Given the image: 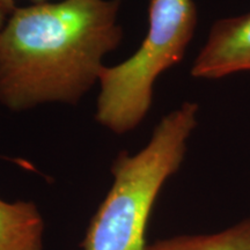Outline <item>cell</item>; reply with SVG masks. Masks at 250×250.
I'll list each match as a JSON object with an SVG mask.
<instances>
[{
  "mask_svg": "<svg viewBox=\"0 0 250 250\" xmlns=\"http://www.w3.org/2000/svg\"><path fill=\"white\" fill-rule=\"evenodd\" d=\"M197 20L193 0H148V31L138 50L100 73L98 123L116 134L142 123L151 109L156 79L182 61Z\"/></svg>",
  "mask_w": 250,
  "mask_h": 250,
  "instance_id": "obj_3",
  "label": "cell"
},
{
  "mask_svg": "<svg viewBox=\"0 0 250 250\" xmlns=\"http://www.w3.org/2000/svg\"><path fill=\"white\" fill-rule=\"evenodd\" d=\"M239 72H250V12L215 21L191 67L193 78L205 80Z\"/></svg>",
  "mask_w": 250,
  "mask_h": 250,
  "instance_id": "obj_4",
  "label": "cell"
},
{
  "mask_svg": "<svg viewBox=\"0 0 250 250\" xmlns=\"http://www.w3.org/2000/svg\"><path fill=\"white\" fill-rule=\"evenodd\" d=\"M120 7L121 0H62L15 8L0 33V104H77L120 45Z\"/></svg>",
  "mask_w": 250,
  "mask_h": 250,
  "instance_id": "obj_1",
  "label": "cell"
},
{
  "mask_svg": "<svg viewBox=\"0 0 250 250\" xmlns=\"http://www.w3.org/2000/svg\"><path fill=\"white\" fill-rule=\"evenodd\" d=\"M44 221L33 202L0 199V250H44Z\"/></svg>",
  "mask_w": 250,
  "mask_h": 250,
  "instance_id": "obj_5",
  "label": "cell"
},
{
  "mask_svg": "<svg viewBox=\"0 0 250 250\" xmlns=\"http://www.w3.org/2000/svg\"><path fill=\"white\" fill-rule=\"evenodd\" d=\"M31 1H33L34 4H41V2H45V0H31ZM0 2H1L6 8H8L12 13H13L14 9L17 8L14 0H0Z\"/></svg>",
  "mask_w": 250,
  "mask_h": 250,
  "instance_id": "obj_8",
  "label": "cell"
},
{
  "mask_svg": "<svg viewBox=\"0 0 250 250\" xmlns=\"http://www.w3.org/2000/svg\"><path fill=\"white\" fill-rule=\"evenodd\" d=\"M11 14H12V12L9 11L8 8H6L5 6L0 2V33H1L2 28H4L6 22H7L9 15Z\"/></svg>",
  "mask_w": 250,
  "mask_h": 250,
  "instance_id": "obj_7",
  "label": "cell"
},
{
  "mask_svg": "<svg viewBox=\"0 0 250 250\" xmlns=\"http://www.w3.org/2000/svg\"><path fill=\"white\" fill-rule=\"evenodd\" d=\"M147 250H250V218L210 235L161 240L148 246Z\"/></svg>",
  "mask_w": 250,
  "mask_h": 250,
  "instance_id": "obj_6",
  "label": "cell"
},
{
  "mask_svg": "<svg viewBox=\"0 0 250 250\" xmlns=\"http://www.w3.org/2000/svg\"><path fill=\"white\" fill-rule=\"evenodd\" d=\"M198 111L197 103H182L161 118L142 151L117 155L114 182L90 221L83 250H147L149 214L166 181L182 165Z\"/></svg>",
  "mask_w": 250,
  "mask_h": 250,
  "instance_id": "obj_2",
  "label": "cell"
}]
</instances>
